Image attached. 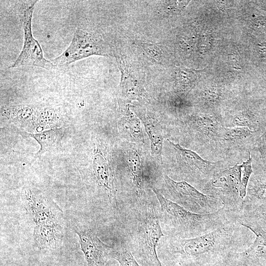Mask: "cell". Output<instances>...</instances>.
<instances>
[{
  "instance_id": "cell-1",
  "label": "cell",
  "mask_w": 266,
  "mask_h": 266,
  "mask_svg": "<svg viewBox=\"0 0 266 266\" xmlns=\"http://www.w3.org/2000/svg\"><path fill=\"white\" fill-rule=\"evenodd\" d=\"M253 233L236 219L205 234L190 238L172 236L169 253L181 262L195 266H218L253 242Z\"/></svg>"
},
{
  "instance_id": "cell-2",
  "label": "cell",
  "mask_w": 266,
  "mask_h": 266,
  "mask_svg": "<svg viewBox=\"0 0 266 266\" xmlns=\"http://www.w3.org/2000/svg\"><path fill=\"white\" fill-rule=\"evenodd\" d=\"M160 204L163 222L173 237L190 238L209 233L236 219L224 208L210 214L193 213L152 188Z\"/></svg>"
},
{
  "instance_id": "cell-3",
  "label": "cell",
  "mask_w": 266,
  "mask_h": 266,
  "mask_svg": "<svg viewBox=\"0 0 266 266\" xmlns=\"http://www.w3.org/2000/svg\"><path fill=\"white\" fill-rule=\"evenodd\" d=\"M26 209L35 224L33 233L47 235L64 233V214L51 199L24 189Z\"/></svg>"
},
{
  "instance_id": "cell-4",
  "label": "cell",
  "mask_w": 266,
  "mask_h": 266,
  "mask_svg": "<svg viewBox=\"0 0 266 266\" xmlns=\"http://www.w3.org/2000/svg\"><path fill=\"white\" fill-rule=\"evenodd\" d=\"M239 165L223 169L214 174L200 189L203 193L219 199L224 209L237 217L243 211L244 199L240 196Z\"/></svg>"
},
{
  "instance_id": "cell-5",
  "label": "cell",
  "mask_w": 266,
  "mask_h": 266,
  "mask_svg": "<svg viewBox=\"0 0 266 266\" xmlns=\"http://www.w3.org/2000/svg\"><path fill=\"white\" fill-rule=\"evenodd\" d=\"M168 199L193 213H214L224 207L217 198L206 195L185 181H175L166 175L164 176Z\"/></svg>"
},
{
  "instance_id": "cell-6",
  "label": "cell",
  "mask_w": 266,
  "mask_h": 266,
  "mask_svg": "<svg viewBox=\"0 0 266 266\" xmlns=\"http://www.w3.org/2000/svg\"><path fill=\"white\" fill-rule=\"evenodd\" d=\"M167 140L175 153L181 173L186 178L198 185L200 189L216 172L229 167L222 161H207L196 152L183 147L179 143H174L168 139Z\"/></svg>"
},
{
  "instance_id": "cell-7",
  "label": "cell",
  "mask_w": 266,
  "mask_h": 266,
  "mask_svg": "<svg viewBox=\"0 0 266 266\" xmlns=\"http://www.w3.org/2000/svg\"><path fill=\"white\" fill-rule=\"evenodd\" d=\"M137 242L140 256L149 266H162L156 248L164 236L159 218L150 207L143 210L137 221Z\"/></svg>"
},
{
  "instance_id": "cell-8",
  "label": "cell",
  "mask_w": 266,
  "mask_h": 266,
  "mask_svg": "<svg viewBox=\"0 0 266 266\" xmlns=\"http://www.w3.org/2000/svg\"><path fill=\"white\" fill-rule=\"evenodd\" d=\"M107 46L98 35L80 29L75 31L68 47L52 63L58 68L65 67L70 64L93 55L107 56Z\"/></svg>"
},
{
  "instance_id": "cell-9",
  "label": "cell",
  "mask_w": 266,
  "mask_h": 266,
  "mask_svg": "<svg viewBox=\"0 0 266 266\" xmlns=\"http://www.w3.org/2000/svg\"><path fill=\"white\" fill-rule=\"evenodd\" d=\"M36 2V0L33 1L19 14L24 30V44L21 53L10 68L34 66L47 70L58 69L52 62L44 58L39 43L33 36L32 20L34 5Z\"/></svg>"
},
{
  "instance_id": "cell-10",
  "label": "cell",
  "mask_w": 266,
  "mask_h": 266,
  "mask_svg": "<svg viewBox=\"0 0 266 266\" xmlns=\"http://www.w3.org/2000/svg\"><path fill=\"white\" fill-rule=\"evenodd\" d=\"M237 221L248 229L255 237L249 247L227 260L226 266H255L266 265V232L257 223L242 219Z\"/></svg>"
},
{
  "instance_id": "cell-11",
  "label": "cell",
  "mask_w": 266,
  "mask_h": 266,
  "mask_svg": "<svg viewBox=\"0 0 266 266\" xmlns=\"http://www.w3.org/2000/svg\"><path fill=\"white\" fill-rule=\"evenodd\" d=\"M76 233L88 266H104L112 248L104 243L90 229L80 230Z\"/></svg>"
},
{
  "instance_id": "cell-12",
  "label": "cell",
  "mask_w": 266,
  "mask_h": 266,
  "mask_svg": "<svg viewBox=\"0 0 266 266\" xmlns=\"http://www.w3.org/2000/svg\"><path fill=\"white\" fill-rule=\"evenodd\" d=\"M189 124L203 143L217 145L225 127L223 120L212 113H200L192 116Z\"/></svg>"
},
{
  "instance_id": "cell-13",
  "label": "cell",
  "mask_w": 266,
  "mask_h": 266,
  "mask_svg": "<svg viewBox=\"0 0 266 266\" xmlns=\"http://www.w3.org/2000/svg\"><path fill=\"white\" fill-rule=\"evenodd\" d=\"M261 134L246 127H224L218 143L224 148H233L249 145L253 148Z\"/></svg>"
},
{
  "instance_id": "cell-14",
  "label": "cell",
  "mask_w": 266,
  "mask_h": 266,
  "mask_svg": "<svg viewBox=\"0 0 266 266\" xmlns=\"http://www.w3.org/2000/svg\"><path fill=\"white\" fill-rule=\"evenodd\" d=\"M136 113L143 124L150 141L151 149L154 156L161 158L164 137L161 126L152 114L138 111Z\"/></svg>"
},
{
  "instance_id": "cell-15",
  "label": "cell",
  "mask_w": 266,
  "mask_h": 266,
  "mask_svg": "<svg viewBox=\"0 0 266 266\" xmlns=\"http://www.w3.org/2000/svg\"><path fill=\"white\" fill-rule=\"evenodd\" d=\"M93 169L99 185L108 195L110 202L113 201L115 199V190L113 174L101 155L97 154L95 156Z\"/></svg>"
},
{
  "instance_id": "cell-16",
  "label": "cell",
  "mask_w": 266,
  "mask_h": 266,
  "mask_svg": "<svg viewBox=\"0 0 266 266\" xmlns=\"http://www.w3.org/2000/svg\"><path fill=\"white\" fill-rule=\"evenodd\" d=\"M237 218L255 222L266 232V201L243 206L242 212Z\"/></svg>"
},
{
  "instance_id": "cell-17",
  "label": "cell",
  "mask_w": 266,
  "mask_h": 266,
  "mask_svg": "<svg viewBox=\"0 0 266 266\" xmlns=\"http://www.w3.org/2000/svg\"><path fill=\"white\" fill-rule=\"evenodd\" d=\"M1 114L10 120L22 123L27 120H31L36 114V112L29 106L20 104L3 108L1 109Z\"/></svg>"
},
{
  "instance_id": "cell-18",
  "label": "cell",
  "mask_w": 266,
  "mask_h": 266,
  "mask_svg": "<svg viewBox=\"0 0 266 266\" xmlns=\"http://www.w3.org/2000/svg\"><path fill=\"white\" fill-rule=\"evenodd\" d=\"M128 162L132 182L139 194L143 185L142 172L140 156L136 150H131L129 151Z\"/></svg>"
},
{
  "instance_id": "cell-19",
  "label": "cell",
  "mask_w": 266,
  "mask_h": 266,
  "mask_svg": "<svg viewBox=\"0 0 266 266\" xmlns=\"http://www.w3.org/2000/svg\"><path fill=\"white\" fill-rule=\"evenodd\" d=\"M25 135H27L34 138L40 145V148L35 155V158L41 156L46 151L53 148L57 140V134L53 130L44 131L41 133H30L23 132Z\"/></svg>"
},
{
  "instance_id": "cell-20",
  "label": "cell",
  "mask_w": 266,
  "mask_h": 266,
  "mask_svg": "<svg viewBox=\"0 0 266 266\" xmlns=\"http://www.w3.org/2000/svg\"><path fill=\"white\" fill-rule=\"evenodd\" d=\"M253 158L250 151L248 150L247 159L239 165L240 182V196L244 199L246 195V190L249 181L253 173L252 167Z\"/></svg>"
},
{
  "instance_id": "cell-21",
  "label": "cell",
  "mask_w": 266,
  "mask_h": 266,
  "mask_svg": "<svg viewBox=\"0 0 266 266\" xmlns=\"http://www.w3.org/2000/svg\"><path fill=\"white\" fill-rule=\"evenodd\" d=\"M197 76L192 70L184 67H178L176 70V80L178 88L181 92H186L194 86Z\"/></svg>"
},
{
  "instance_id": "cell-22",
  "label": "cell",
  "mask_w": 266,
  "mask_h": 266,
  "mask_svg": "<svg viewBox=\"0 0 266 266\" xmlns=\"http://www.w3.org/2000/svg\"><path fill=\"white\" fill-rule=\"evenodd\" d=\"M110 256L117 260L120 266H140L130 250L123 244L116 249L112 248Z\"/></svg>"
},
{
  "instance_id": "cell-23",
  "label": "cell",
  "mask_w": 266,
  "mask_h": 266,
  "mask_svg": "<svg viewBox=\"0 0 266 266\" xmlns=\"http://www.w3.org/2000/svg\"><path fill=\"white\" fill-rule=\"evenodd\" d=\"M221 91L217 88H209L204 90L201 95L203 104L207 106L215 105L220 99Z\"/></svg>"
},
{
  "instance_id": "cell-24",
  "label": "cell",
  "mask_w": 266,
  "mask_h": 266,
  "mask_svg": "<svg viewBox=\"0 0 266 266\" xmlns=\"http://www.w3.org/2000/svg\"><path fill=\"white\" fill-rule=\"evenodd\" d=\"M252 149L258 155L263 163V166H266V127L254 144Z\"/></svg>"
},
{
  "instance_id": "cell-25",
  "label": "cell",
  "mask_w": 266,
  "mask_h": 266,
  "mask_svg": "<svg viewBox=\"0 0 266 266\" xmlns=\"http://www.w3.org/2000/svg\"><path fill=\"white\" fill-rule=\"evenodd\" d=\"M143 48L145 51L156 60H160L161 56V52L160 49L155 45L149 43H143Z\"/></svg>"
},
{
  "instance_id": "cell-26",
  "label": "cell",
  "mask_w": 266,
  "mask_h": 266,
  "mask_svg": "<svg viewBox=\"0 0 266 266\" xmlns=\"http://www.w3.org/2000/svg\"><path fill=\"white\" fill-rule=\"evenodd\" d=\"M185 1H167L165 5L166 8L164 9L166 12L177 11L180 10L186 5Z\"/></svg>"
},
{
  "instance_id": "cell-27",
  "label": "cell",
  "mask_w": 266,
  "mask_h": 266,
  "mask_svg": "<svg viewBox=\"0 0 266 266\" xmlns=\"http://www.w3.org/2000/svg\"><path fill=\"white\" fill-rule=\"evenodd\" d=\"M266 266V265H258V266Z\"/></svg>"
}]
</instances>
